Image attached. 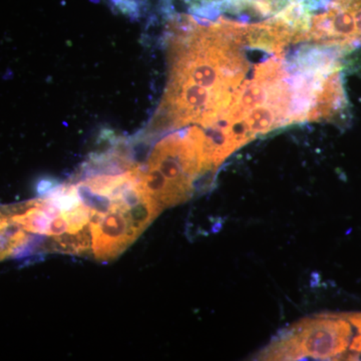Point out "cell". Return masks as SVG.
<instances>
[{
	"label": "cell",
	"instance_id": "6da1fadb",
	"mask_svg": "<svg viewBox=\"0 0 361 361\" xmlns=\"http://www.w3.org/2000/svg\"><path fill=\"white\" fill-rule=\"evenodd\" d=\"M249 23L218 18L201 23L180 16L169 25V80L160 106L147 130L160 133L217 122L247 78Z\"/></svg>",
	"mask_w": 361,
	"mask_h": 361
},
{
	"label": "cell",
	"instance_id": "7a4b0ae2",
	"mask_svg": "<svg viewBox=\"0 0 361 361\" xmlns=\"http://www.w3.org/2000/svg\"><path fill=\"white\" fill-rule=\"evenodd\" d=\"M204 157L197 127L164 137L140 169L147 193L164 208L179 205L201 187V178L212 172Z\"/></svg>",
	"mask_w": 361,
	"mask_h": 361
},
{
	"label": "cell",
	"instance_id": "3957f363",
	"mask_svg": "<svg viewBox=\"0 0 361 361\" xmlns=\"http://www.w3.org/2000/svg\"><path fill=\"white\" fill-rule=\"evenodd\" d=\"M322 13L311 18L300 42L336 51L361 47V0H330Z\"/></svg>",
	"mask_w": 361,
	"mask_h": 361
},
{
	"label": "cell",
	"instance_id": "277c9868",
	"mask_svg": "<svg viewBox=\"0 0 361 361\" xmlns=\"http://www.w3.org/2000/svg\"><path fill=\"white\" fill-rule=\"evenodd\" d=\"M123 193L121 198L114 202L108 212L92 214L90 222V256L97 261L109 262L115 260L141 235L133 222L132 208L134 206L125 200Z\"/></svg>",
	"mask_w": 361,
	"mask_h": 361
},
{
	"label": "cell",
	"instance_id": "5b68a950",
	"mask_svg": "<svg viewBox=\"0 0 361 361\" xmlns=\"http://www.w3.org/2000/svg\"><path fill=\"white\" fill-rule=\"evenodd\" d=\"M289 331L304 357L313 360H334L343 355L353 334L345 317L334 315L305 318Z\"/></svg>",
	"mask_w": 361,
	"mask_h": 361
},
{
	"label": "cell",
	"instance_id": "8992f818",
	"mask_svg": "<svg viewBox=\"0 0 361 361\" xmlns=\"http://www.w3.org/2000/svg\"><path fill=\"white\" fill-rule=\"evenodd\" d=\"M32 235L11 217L9 206H0V261L27 255Z\"/></svg>",
	"mask_w": 361,
	"mask_h": 361
},
{
	"label": "cell",
	"instance_id": "52a82bcc",
	"mask_svg": "<svg viewBox=\"0 0 361 361\" xmlns=\"http://www.w3.org/2000/svg\"><path fill=\"white\" fill-rule=\"evenodd\" d=\"M304 358L303 353L290 331L271 342L258 355V360H300Z\"/></svg>",
	"mask_w": 361,
	"mask_h": 361
},
{
	"label": "cell",
	"instance_id": "ba28073f",
	"mask_svg": "<svg viewBox=\"0 0 361 361\" xmlns=\"http://www.w3.org/2000/svg\"><path fill=\"white\" fill-rule=\"evenodd\" d=\"M111 9L129 18L137 20L142 16L144 9L142 0H108Z\"/></svg>",
	"mask_w": 361,
	"mask_h": 361
},
{
	"label": "cell",
	"instance_id": "9c48e42d",
	"mask_svg": "<svg viewBox=\"0 0 361 361\" xmlns=\"http://www.w3.org/2000/svg\"><path fill=\"white\" fill-rule=\"evenodd\" d=\"M351 355H349L350 360H358L361 357V336L355 337L350 345Z\"/></svg>",
	"mask_w": 361,
	"mask_h": 361
},
{
	"label": "cell",
	"instance_id": "30bf717a",
	"mask_svg": "<svg viewBox=\"0 0 361 361\" xmlns=\"http://www.w3.org/2000/svg\"><path fill=\"white\" fill-rule=\"evenodd\" d=\"M344 317H345L349 323L353 324L361 334V313H353V314L345 315Z\"/></svg>",
	"mask_w": 361,
	"mask_h": 361
}]
</instances>
